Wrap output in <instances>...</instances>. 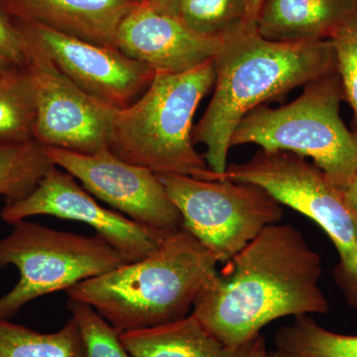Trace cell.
Masks as SVG:
<instances>
[{"mask_svg": "<svg viewBox=\"0 0 357 357\" xmlns=\"http://www.w3.org/2000/svg\"><path fill=\"white\" fill-rule=\"evenodd\" d=\"M204 283L192 314L222 344L241 349L276 319L326 314L321 256L292 225H268Z\"/></svg>", "mask_w": 357, "mask_h": 357, "instance_id": "obj_1", "label": "cell"}, {"mask_svg": "<svg viewBox=\"0 0 357 357\" xmlns=\"http://www.w3.org/2000/svg\"><path fill=\"white\" fill-rule=\"evenodd\" d=\"M213 61L215 91L192 140L206 147L204 158L218 180L227 171L232 134L246 114L337 70L331 40L270 41L243 22L220 36Z\"/></svg>", "mask_w": 357, "mask_h": 357, "instance_id": "obj_2", "label": "cell"}, {"mask_svg": "<svg viewBox=\"0 0 357 357\" xmlns=\"http://www.w3.org/2000/svg\"><path fill=\"white\" fill-rule=\"evenodd\" d=\"M218 260L182 227L151 255L73 286L70 301L93 307L119 333L165 325L190 314Z\"/></svg>", "mask_w": 357, "mask_h": 357, "instance_id": "obj_3", "label": "cell"}, {"mask_svg": "<svg viewBox=\"0 0 357 357\" xmlns=\"http://www.w3.org/2000/svg\"><path fill=\"white\" fill-rule=\"evenodd\" d=\"M215 81L213 60L182 74L156 73L138 100L115 110L109 151L156 174L218 180L192 140L195 114Z\"/></svg>", "mask_w": 357, "mask_h": 357, "instance_id": "obj_4", "label": "cell"}, {"mask_svg": "<svg viewBox=\"0 0 357 357\" xmlns=\"http://www.w3.org/2000/svg\"><path fill=\"white\" fill-rule=\"evenodd\" d=\"M344 100L337 70L304 86L292 102L257 107L237 124L230 147L258 145L312 160L333 185L344 190L357 174V139L340 115Z\"/></svg>", "mask_w": 357, "mask_h": 357, "instance_id": "obj_5", "label": "cell"}, {"mask_svg": "<svg viewBox=\"0 0 357 357\" xmlns=\"http://www.w3.org/2000/svg\"><path fill=\"white\" fill-rule=\"evenodd\" d=\"M223 178L259 185L282 206L314 220L337 248L333 280L357 312V217L344 190L305 157L281 150L260 149L244 163L230 164Z\"/></svg>", "mask_w": 357, "mask_h": 357, "instance_id": "obj_6", "label": "cell"}, {"mask_svg": "<svg viewBox=\"0 0 357 357\" xmlns=\"http://www.w3.org/2000/svg\"><path fill=\"white\" fill-rule=\"evenodd\" d=\"M0 239V268L20 272L17 284L0 297V319H9L31 301L69 290L126 263L102 237L59 231L38 223H13Z\"/></svg>", "mask_w": 357, "mask_h": 357, "instance_id": "obj_7", "label": "cell"}, {"mask_svg": "<svg viewBox=\"0 0 357 357\" xmlns=\"http://www.w3.org/2000/svg\"><path fill=\"white\" fill-rule=\"evenodd\" d=\"M183 218V227L218 263L229 261L268 225L283 218L282 204L263 188L227 180L157 174Z\"/></svg>", "mask_w": 357, "mask_h": 357, "instance_id": "obj_8", "label": "cell"}, {"mask_svg": "<svg viewBox=\"0 0 357 357\" xmlns=\"http://www.w3.org/2000/svg\"><path fill=\"white\" fill-rule=\"evenodd\" d=\"M26 39L29 58L24 68L31 79L36 102L33 139L44 147L76 153L109 150L116 109L84 93L34 42Z\"/></svg>", "mask_w": 357, "mask_h": 357, "instance_id": "obj_9", "label": "cell"}, {"mask_svg": "<svg viewBox=\"0 0 357 357\" xmlns=\"http://www.w3.org/2000/svg\"><path fill=\"white\" fill-rule=\"evenodd\" d=\"M54 165L70 174L84 189L134 222L164 234L183 227V218L158 175L102 150L82 154L45 147Z\"/></svg>", "mask_w": 357, "mask_h": 357, "instance_id": "obj_10", "label": "cell"}, {"mask_svg": "<svg viewBox=\"0 0 357 357\" xmlns=\"http://www.w3.org/2000/svg\"><path fill=\"white\" fill-rule=\"evenodd\" d=\"M35 215H50L84 222L96 230L126 263L151 255L171 234H164L134 222L100 206L76 178L54 166L25 198L6 203L0 218L13 225Z\"/></svg>", "mask_w": 357, "mask_h": 357, "instance_id": "obj_11", "label": "cell"}, {"mask_svg": "<svg viewBox=\"0 0 357 357\" xmlns=\"http://www.w3.org/2000/svg\"><path fill=\"white\" fill-rule=\"evenodd\" d=\"M14 22L73 83L115 109L138 100L153 79L155 73L148 66L117 48L66 36L44 26Z\"/></svg>", "mask_w": 357, "mask_h": 357, "instance_id": "obj_12", "label": "cell"}, {"mask_svg": "<svg viewBox=\"0 0 357 357\" xmlns=\"http://www.w3.org/2000/svg\"><path fill=\"white\" fill-rule=\"evenodd\" d=\"M220 37L192 31L177 16L138 2L122 20L117 49L155 74H182L213 60Z\"/></svg>", "mask_w": 357, "mask_h": 357, "instance_id": "obj_13", "label": "cell"}, {"mask_svg": "<svg viewBox=\"0 0 357 357\" xmlns=\"http://www.w3.org/2000/svg\"><path fill=\"white\" fill-rule=\"evenodd\" d=\"M137 3L134 0H0V9L17 22L117 48L119 26Z\"/></svg>", "mask_w": 357, "mask_h": 357, "instance_id": "obj_14", "label": "cell"}, {"mask_svg": "<svg viewBox=\"0 0 357 357\" xmlns=\"http://www.w3.org/2000/svg\"><path fill=\"white\" fill-rule=\"evenodd\" d=\"M356 14V0H263L255 26L270 41H319Z\"/></svg>", "mask_w": 357, "mask_h": 357, "instance_id": "obj_15", "label": "cell"}, {"mask_svg": "<svg viewBox=\"0 0 357 357\" xmlns=\"http://www.w3.org/2000/svg\"><path fill=\"white\" fill-rule=\"evenodd\" d=\"M132 357H250L255 342L231 349L213 337L194 314L165 325L119 333Z\"/></svg>", "mask_w": 357, "mask_h": 357, "instance_id": "obj_16", "label": "cell"}, {"mask_svg": "<svg viewBox=\"0 0 357 357\" xmlns=\"http://www.w3.org/2000/svg\"><path fill=\"white\" fill-rule=\"evenodd\" d=\"M0 357H86V351L73 317L61 330L50 333L0 319Z\"/></svg>", "mask_w": 357, "mask_h": 357, "instance_id": "obj_17", "label": "cell"}, {"mask_svg": "<svg viewBox=\"0 0 357 357\" xmlns=\"http://www.w3.org/2000/svg\"><path fill=\"white\" fill-rule=\"evenodd\" d=\"M274 342L284 357H357V335L326 330L310 314L279 328Z\"/></svg>", "mask_w": 357, "mask_h": 357, "instance_id": "obj_18", "label": "cell"}, {"mask_svg": "<svg viewBox=\"0 0 357 357\" xmlns=\"http://www.w3.org/2000/svg\"><path fill=\"white\" fill-rule=\"evenodd\" d=\"M54 166L35 140L0 142V197L6 203L25 198Z\"/></svg>", "mask_w": 357, "mask_h": 357, "instance_id": "obj_19", "label": "cell"}, {"mask_svg": "<svg viewBox=\"0 0 357 357\" xmlns=\"http://www.w3.org/2000/svg\"><path fill=\"white\" fill-rule=\"evenodd\" d=\"M36 102L34 88L25 68L0 73V142L33 139Z\"/></svg>", "mask_w": 357, "mask_h": 357, "instance_id": "obj_20", "label": "cell"}, {"mask_svg": "<svg viewBox=\"0 0 357 357\" xmlns=\"http://www.w3.org/2000/svg\"><path fill=\"white\" fill-rule=\"evenodd\" d=\"M244 0H182L177 17L192 31L220 37L243 22Z\"/></svg>", "mask_w": 357, "mask_h": 357, "instance_id": "obj_21", "label": "cell"}, {"mask_svg": "<svg viewBox=\"0 0 357 357\" xmlns=\"http://www.w3.org/2000/svg\"><path fill=\"white\" fill-rule=\"evenodd\" d=\"M68 307L81 328L86 357H132L122 344L119 333L93 307L75 301H69Z\"/></svg>", "mask_w": 357, "mask_h": 357, "instance_id": "obj_22", "label": "cell"}, {"mask_svg": "<svg viewBox=\"0 0 357 357\" xmlns=\"http://www.w3.org/2000/svg\"><path fill=\"white\" fill-rule=\"evenodd\" d=\"M330 40L335 49L344 100L354 112L352 133L357 139V14L338 28Z\"/></svg>", "mask_w": 357, "mask_h": 357, "instance_id": "obj_23", "label": "cell"}, {"mask_svg": "<svg viewBox=\"0 0 357 357\" xmlns=\"http://www.w3.org/2000/svg\"><path fill=\"white\" fill-rule=\"evenodd\" d=\"M29 58L27 39L17 24L0 9V60L24 68Z\"/></svg>", "mask_w": 357, "mask_h": 357, "instance_id": "obj_24", "label": "cell"}, {"mask_svg": "<svg viewBox=\"0 0 357 357\" xmlns=\"http://www.w3.org/2000/svg\"><path fill=\"white\" fill-rule=\"evenodd\" d=\"M162 13L177 16L178 6L182 0H143Z\"/></svg>", "mask_w": 357, "mask_h": 357, "instance_id": "obj_25", "label": "cell"}, {"mask_svg": "<svg viewBox=\"0 0 357 357\" xmlns=\"http://www.w3.org/2000/svg\"><path fill=\"white\" fill-rule=\"evenodd\" d=\"M263 0H244V24L255 25Z\"/></svg>", "mask_w": 357, "mask_h": 357, "instance_id": "obj_26", "label": "cell"}, {"mask_svg": "<svg viewBox=\"0 0 357 357\" xmlns=\"http://www.w3.org/2000/svg\"><path fill=\"white\" fill-rule=\"evenodd\" d=\"M344 194L347 206L357 217V174L351 184L344 190Z\"/></svg>", "mask_w": 357, "mask_h": 357, "instance_id": "obj_27", "label": "cell"}, {"mask_svg": "<svg viewBox=\"0 0 357 357\" xmlns=\"http://www.w3.org/2000/svg\"><path fill=\"white\" fill-rule=\"evenodd\" d=\"M266 340L262 335H260L255 340L250 357H266Z\"/></svg>", "mask_w": 357, "mask_h": 357, "instance_id": "obj_28", "label": "cell"}, {"mask_svg": "<svg viewBox=\"0 0 357 357\" xmlns=\"http://www.w3.org/2000/svg\"><path fill=\"white\" fill-rule=\"evenodd\" d=\"M266 357H284L282 356L280 352L277 351V349H272V351H268L266 352Z\"/></svg>", "mask_w": 357, "mask_h": 357, "instance_id": "obj_29", "label": "cell"}, {"mask_svg": "<svg viewBox=\"0 0 357 357\" xmlns=\"http://www.w3.org/2000/svg\"><path fill=\"white\" fill-rule=\"evenodd\" d=\"M11 68L15 67H13V66L6 64V62H3V61L0 60V73L4 72V70L11 69Z\"/></svg>", "mask_w": 357, "mask_h": 357, "instance_id": "obj_30", "label": "cell"}, {"mask_svg": "<svg viewBox=\"0 0 357 357\" xmlns=\"http://www.w3.org/2000/svg\"><path fill=\"white\" fill-rule=\"evenodd\" d=\"M134 1H136V2H141V1H143V0H134Z\"/></svg>", "mask_w": 357, "mask_h": 357, "instance_id": "obj_31", "label": "cell"}, {"mask_svg": "<svg viewBox=\"0 0 357 357\" xmlns=\"http://www.w3.org/2000/svg\"><path fill=\"white\" fill-rule=\"evenodd\" d=\"M356 1L357 2V0H356Z\"/></svg>", "mask_w": 357, "mask_h": 357, "instance_id": "obj_32", "label": "cell"}]
</instances>
